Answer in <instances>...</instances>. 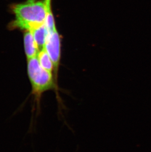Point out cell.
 I'll return each mask as SVG.
<instances>
[{"label": "cell", "instance_id": "4", "mask_svg": "<svg viewBox=\"0 0 151 152\" xmlns=\"http://www.w3.org/2000/svg\"><path fill=\"white\" fill-rule=\"evenodd\" d=\"M25 51L27 60L37 57L38 54V48L33 34L30 31H27L24 36Z\"/></svg>", "mask_w": 151, "mask_h": 152}, {"label": "cell", "instance_id": "3", "mask_svg": "<svg viewBox=\"0 0 151 152\" xmlns=\"http://www.w3.org/2000/svg\"><path fill=\"white\" fill-rule=\"evenodd\" d=\"M45 49L53 62L54 66L53 74L55 82L57 86H59L58 72L60 65L61 50L60 36L57 30L50 32L45 45Z\"/></svg>", "mask_w": 151, "mask_h": 152}, {"label": "cell", "instance_id": "1", "mask_svg": "<svg viewBox=\"0 0 151 152\" xmlns=\"http://www.w3.org/2000/svg\"><path fill=\"white\" fill-rule=\"evenodd\" d=\"M27 73L31 85V95L34 103H36L37 111H40L41 101L43 94L50 90L55 91L59 105L62 102L60 96V87L54 80L53 73L47 72L42 68L37 57L27 60Z\"/></svg>", "mask_w": 151, "mask_h": 152}, {"label": "cell", "instance_id": "5", "mask_svg": "<svg viewBox=\"0 0 151 152\" xmlns=\"http://www.w3.org/2000/svg\"><path fill=\"white\" fill-rule=\"evenodd\" d=\"M30 32L34 37L39 51H40L44 49L47 38L50 33L45 24L33 29Z\"/></svg>", "mask_w": 151, "mask_h": 152}, {"label": "cell", "instance_id": "6", "mask_svg": "<svg viewBox=\"0 0 151 152\" xmlns=\"http://www.w3.org/2000/svg\"><path fill=\"white\" fill-rule=\"evenodd\" d=\"M37 57L42 68L45 70H47V72H50L51 73H54V64L51 58L45 48L39 52Z\"/></svg>", "mask_w": 151, "mask_h": 152}, {"label": "cell", "instance_id": "2", "mask_svg": "<svg viewBox=\"0 0 151 152\" xmlns=\"http://www.w3.org/2000/svg\"><path fill=\"white\" fill-rule=\"evenodd\" d=\"M12 11L15 16L12 23L13 28L30 31L45 24L46 7L44 0H27L14 5Z\"/></svg>", "mask_w": 151, "mask_h": 152}]
</instances>
